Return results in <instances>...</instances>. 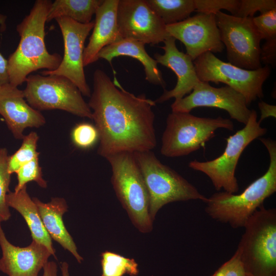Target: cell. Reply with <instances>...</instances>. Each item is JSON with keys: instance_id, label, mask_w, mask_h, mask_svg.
Masks as SVG:
<instances>
[{"instance_id": "1", "label": "cell", "mask_w": 276, "mask_h": 276, "mask_svg": "<svg viewBox=\"0 0 276 276\" xmlns=\"http://www.w3.org/2000/svg\"><path fill=\"white\" fill-rule=\"evenodd\" d=\"M155 101L124 89L114 77L97 69L88 105L99 136L98 154L104 158L122 152L151 151L156 146Z\"/></svg>"}, {"instance_id": "2", "label": "cell", "mask_w": 276, "mask_h": 276, "mask_svg": "<svg viewBox=\"0 0 276 276\" xmlns=\"http://www.w3.org/2000/svg\"><path fill=\"white\" fill-rule=\"evenodd\" d=\"M51 3L36 1L29 13L16 27L19 42L8 59L9 83L12 86L21 85L33 72L54 71L61 63V55L50 53L44 41L45 24Z\"/></svg>"}, {"instance_id": "3", "label": "cell", "mask_w": 276, "mask_h": 276, "mask_svg": "<svg viewBox=\"0 0 276 276\" xmlns=\"http://www.w3.org/2000/svg\"><path fill=\"white\" fill-rule=\"evenodd\" d=\"M260 140L269 156L266 172L240 194L217 192L205 202V211L211 218L234 228L244 227L264 200L276 192V142L269 138L261 137Z\"/></svg>"}, {"instance_id": "4", "label": "cell", "mask_w": 276, "mask_h": 276, "mask_svg": "<svg viewBox=\"0 0 276 276\" xmlns=\"http://www.w3.org/2000/svg\"><path fill=\"white\" fill-rule=\"evenodd\" d=\"M243 228L236 251L246 274L276 276V209L263 204Z\"/></svg>"}, {"instance_id": "5", "label": "cell", "mask_w": 276, "mask_h": 276, "mask_svg": "<svg viewBox=\"0 0 276 276\" xmlns=\"http://www.w3.org/2000/svg\"><path fill=\"white\" fill-rule=\"evenodd\" d=\"M149 198V213L153 221L158 211L171 202L208 198L180 174L163 164L152 151L133 153Z\"/></svg>"}, {"instance_id": "6", "label": "cell", "mask_w": 276, "mask_h": 276, "mask_svg": "<svg viewBox=\"0 0 276 276\" xmlns=\"http://www.w3.org/2000/svg\"><path fill=\"white\" fill-rule=\"evenodd\" d=\"M112 171L111 183L117 198L133 225L141 233L153 229L148 191L133 153L122 152L106 158Z\"/></svg>"}, {"instance_id": "7", "label": "cell", "mask_w": 276, "mask_h": 276, "mask_svg": "<svg viewBox=\"0 0 276 276\" xmlns=\"http://www.w3.org/2000/svg\"><path fill=\"white\" fill-rule=\"evenodd\" d=\"M220 128L233 131L234 125L230 119L222 117H200L190 112L172 111L166 119L160 153L168 157L189 155L204 147Z\"/></svg>"}, {"instance_id": "8", "label": "cell", "mask_w": 276, "mask_h": 276, "mask_svg": "<svg viewBox=\"0 0 276 276\" xmlns=\"http://www.w3.org/2000/svg\"><path fill=\"white\" fill-rule=\"evenodd\" d=\"M267 131V129L259 123L256 111L252 109L245 126L226 139V146L221 155L205 162L192 160L188 166L205 174L216 190L223 189L236 194L239 189L235 171L240 157L250 143L266 134Z\"/></svg>"}, {"instance_id": "9", "label": "cell", "mask_w": 276, "mask_h": 276, "mask_svg": "<svg viewBox=\"0 0 276 276\" xmlns=\"http://www.w3.org/2000/svg\"><path fill=\"white\" fill-rule=\"evenodd\" d=\"M23 90L27 103L38 111L60 109L92 119V111L78 88L65 77L30 75Z\"/></svg>"}, {"instance_id": "10", "label": "cell", "mask_w": 276, "mask_h": 276, "mask_svg": "<svg viewBox=\"0 0 276 276\" xmlns=\"http://www.w3.org/2000/svg\"><path fill=\"white\" fill-rule=\"evenodd\" d=\"M193 63L199 81L226 84L241 94L248 106L264 97L263 85L270 74L268 65L245 70L222 61L210 52L202 54Z\"/></svg>"}, {"instance_id": "11", "label": "cell", "mask_w": 276, "mask_h": 276, "mask_svg": "<svg viewBox=\"0 0 276 276\" xmlns=\"http://www.w3.org/2000/svg\"><path fill=\"white\" fill-rule=\"evenodd\" d=\"M215 18L220 40L226 49L228 62L248 70L261 67L262 39L252 17H238L219 11L215 14Z\"/></svg>"}, {"instance_id": "12", "label": "cell", "mask_w": 276, "mask_h": 276, "mask_svg": "<svg viewBox=\"0 0 276 276\" xmlns=\"http://www.w3.org/2000/svg\"><path fill=\"white\" fill-rule=\"evenodd\" d=\"M60 29L64 42V55L57 68L43 71L42 75H55L66 77L79 89L82 95L90 97L91 90L84 71L83 52L85 40L94 26V20L80 24L71 19H55Z\"/></svg>"}, {"instance_id": "13", "label": "cell", "mask_w": 276, "mask_h": 276, "mask_svg": "<svg viewBox=\"0 0 276 276\" xmlns=\"http://www.w3.org/2000/svg\"><path fill=\"white\" fill-rule=\"evenodd\" d=\"M117 22L122 39L155 45L169 36L166 25L146 0H119Z\"/></svg>"}, {"instance_id": "14", "label": "cell", "mask_w": 276, "mask_h": 276, "mask_svg": "<svg viewBox=\"0 0 276 276\" xmlns=\"http://www.w3.org/2000/svg\"><path fill=\"white\" fill-rule=\"evenodd\" d=\"M199 107H215L225 110L230 117L245 125L251 110L244 97L228 86L215 87L209 82L199 81L189 95L175 100L172 111L190 112Z\"/></svg>"}, {"instance_id": "15", "label": "cell", "mask_w": 276, "mask_h": 276, "mask_svg": "<svg viewBox=\"0 0 276 276\" xmlns=\"http://www.w3.org/2000/svg\"><path fill=\"white\" fill-rule=\"evenodd\" d=\"M166 30L169 36L185 45L186 54L193 61L205 52L221 53L224 48L214 14L198 13L166 25Z\"/></svg>"}, {"instance_id": "16", "label": "cell", "mask_w": 276, "mask_h": 276, "mask_svg": "<svg viewBox=\"0 0 276 276\" xmlns=\"http://www.w3.org/2000/svg\"><path fill=\"white\" fill-rule=\"evenodd\" d=\"M0 221V271L8 276H38L52 255L43 245L32 240L27 247H20L7 240Z\"/></svg>"}, {"instance_id": "17", "label": "cell", "mask_w": 276, "mask_h": 276, "mask_svg": "<svg viewBox=\"0 0 276 276\" xmlns=\"http://www.w3.org/2000/svg\"><path fill=\"white\" fill-rule=\"evenodd\" d=\"M175 41L174 38L169 36L164 41V45L159 47L164 50V53H157L154 55L157 63L171 70L177 80L175 87L169 90L165 89L163 94L155 101V103H162L171 98L179 100L190 94L200 81L193 61L188 55L178 49Z\"/></svg>"}, {"instance_id": "18", "label": "cell", "mask_w": 276, "mask_h": 276, "mask_svg": "<svg viewBox=\"0 0 276 276\" xmlns=\"http://www.w3.org/2000/svg\"><path fill=\"white\" fill-rule=\"evenodd\" d=\"M0 114L16 139H22L28 127H39L45 123L41 112L26 101L23 90L9 83L0 85Z\"/></svg>"}, {"instance_id": "19", "label": "cell", "mask_w": 276, "mask_h": 276, "mask_svg": "<svg viewBox=\"0 0 276 276\" xmlns=\"http://www.w3.org/2000/svg\"><path fill=\"white\" fill-rule=\"evenodd\" d=\"M119 0H103L95 13L93 32L83 52V65L96 62L100 51L121 39L117 22Z\"/></svg>"}, {"instance_id": "20", "label": "cell", "mask_w": 276, "mask_h": 276, "mask_svg": "<svg viewBox=\"0 0 276 276\" xmlns=\"http://www.w3.org/2000/svg\"><path fill=\"white\" fill-rule=\"evenodd\" d=\"M43 225L53 239L65 250L70 251L81 263L83 258L78 254L73 238L63 223V215L67 211V205L64 199L53 198L51 201L44 203L37 198H33Z\"/></svg>"}, {"instance_id": "21", "label": "cell", "mask_w": 276, "mask_h": 276, "mask_svg": "<svg viewBox=\"0 0 276 276\" xmlns=\"http://www.w3.org/2000/svg\"><path fill=\"white\" fill-rule=\"evenodd\" d=\"M124 56L132 57L141 62L144 68L145 79L149 83L164 88L166 87V84L158 67V63L148 54L145 44L142 42L121 39L103 48L98 54V58L104 59L111 64L113 58Z\"/></svg>"}, {"instance_id": "22", "label": "cell", "mask_w": 276, "mask_h": 276, "mask_svg": "<svg viewBox=\"0 0 276 276\" xmlns=\"http://www.w3.org/2000/svg\"><path fill=\"white\" fill-rule=\"evenodd\" d=\"M6 201L9 207L16 210L23 217L32 240L45 246L52 255L56 257L52 239L43 225L36 204L27 193V186L18 192L10 191L6 196Z\"/></svg>"}, {"instance_id": "23", "label": "cell", "mask_w": 276, "mask_h": 276, "mask_svg": "<svg viewBox=\"0 0 276 276\" xmlns=\"http://www.w3.org/2000/svg\"><path fill=\"white\" fill-rule=\"evenodd\" d=\"M103 0H56L52 2L47 22L60 17L71 19L80 24H88Z\"/></svg>"}, {"instance_id": "24", "label": "cell", "mask_w": 276, "mask_h": 276, "mask_svg": "<svg viewBox=\"0 0 276 276\" xmlns=\"http://www.w3.org/2000/svg\"><path fill=\"white\" fill-rule=\"evenodd\" d=\"M166 25L185 20L195 11L194 0H146Z\"/></svg>"}, {"instance_id": "25", "label": "cell", "mask_w": 276, "mask_h": 276, "mask_svg": "<svg viewBox=\"0 0 276 276\" xmlns=\"http://www.w3.org/2000/svg\"><path fill=\"white\" fill-rule=\"evenodd\" d=\"M101 276H136L139 274L138 264L134 259L126 258L110 251L101 255Z\"/></svg>"}, {"instance_id": "26", "label": "cell", "mask_w": 276, "mask_h": 276, "mask_svg": "<svg viewBox=\"0 0 276 276\" xmlns=\"http://www.w3.org/2000/svg\"><path fill=\"white\" fill-rule=\"evenodd\" d=\"M39 136L34 131L31 132L22 139L20 148L8 157V171L11 175L24 165L38 157L39 153L37 151Z\"/></svg>"}, {"instance_id": "27", "label": "cell", "mask_w": 276, "mask_h": 276, "mask_svg": "<svg viewBox=\"0 0 276 276\" xmlns=\"http://www.w3.org/2000/svg\"><path fill=\"white\" fill-rule=\"evenodd\" d=\"M8 151L5 148H0V221L9 219L11 214L6 201V196L10 192L11 174L8 171Z\"/></svg>"}, {"instance_id": "28", "label": "cell", "mask_w": 276, "mask_h": 276, "mask_svg": "<svg viewBox=\"0 0 276 276\" xmlns=\"http://www.w3.org/2000/svg\"><path fill=\"white\" fill-rule=\"evenodd\" d=\"M17 184L14 192H17L22 189L30 181H35L40 187L45 188L47 181L43 178L41 168L38 162V157L22 166L16 172Z\"/></svg>"}, {"instance_id": "29", "label": "cell", "mask_w": 276, "mask_h": 276, "mask_svg": "<svg viewBox=\"0 0 276 276\" xmlns=\"http://www.w3.org/2000/svg\"><path fill=\"white\" fill-rule=\"evenodd\" d=\"M71 139L77 147L87 149L94 146L99 140L98 131L95 126L90 123L77 124L72 131Z\"/></svg>"}, {"instance_id": "30", "label": "cell", "mask_w": 276, "mask_h": 276, "mask_svg": "<svg viewBox=\"0 0 276 276\" xmlns=\"http://www.w3.org/2000/svg\"><path fill=\"white\" fill-rule=\"evenodd\" d=\"M195 11L204 14H214L226 10L234 16L239 8V0H194Z\"/></svg>"}, {"instance_id": "31", "label": "cell", "mask_w": 276, "mask_h": 276, "mask_svg": "<svg viewBox=\"0 0 276 276\" xmlns=\"http://www.w3.org/2000/svg\"><path fill=\"white\" fill-rule=\"evenodd\" d=\"M253 23L265 40L276 38V9L252 17Z\"/></svg>"}, {"instance_id": "32", "label": "cell", "mask_w": 276, "mask_h": 276, "mask_svg": "<svg viewBox=\"0 0 276 276\" xmlns=\"http://www.w3.org/2000/svg\"><path fill=\"white\" fill-rule=\"evenodd\" d=\"M274 9H276L275 0H241L234 16L241 18L253 17L257 11L263 14Z\"/></svg>"}, {"instance_id": "33", "label": "cell", "mask_w": 276, "mask_h": 276, "mask_svg": "<svg viewBox=\"0 0 276 276\" xmlns=\"http://www.w3.org/2000/svg\"><path fill=\"white\" fill-rule=\"evenodd\" d=\"M243 264L236 250L233 256L211 276H246Z\"/></svg>"}, {"instance_id": "34", "label": "cell", "mask_w": 276, "mask_h": 276, "mask_svg": "<svg viewBox=\"0 0 276 276\" xmlns=\"http://www.w3.org/2000/svg\"><path fill=\"white\" fill-rule=\"evenodd\" d=\"M260 61L265 65L276 64V38L265 40L260 50Z\"/></svg>"}, {"instance_id": "35", "label": "cell", "mask_w": 276, "mask_h": 276, "mask_svg": "<svg viewBox=\"0 0 276 276\" xmlns=\"http://www.w3.org/2000/svg\"><path fill=\"white\" fill-rule=\"evenodd\" d=\"M6 19V15L0 14V25L4 27ZM8 83V60L0 53V85Z\"/></svg>"}, {"instance_id": "36", "label": "cell", "mask_w": 276, "mask_h": 276, "mask_svg": "<svg viewBox=\"0 0 276 276\" xmlns=\"http://www.w3.org/2000/svg\"><path fill=\"white\" fill-rule=\"evenodd\" d=\"M258 107L260 110L261 116L258 121L259 124L264 119L269 118H276V106L268 104L263 101L258 103Z\"/></svg>"}, {"instance_id": "37", "label": "cell", "mask_w": 276, "mask_h": 276, "mask_svg": "<svg viewBox=\"0 0 276 276\" xmlns=\"http://www.w3.org/2000/svg\"><path fill=\"white\" fill-rule=\"evenodd\" d=\"M43 274L42 276H58L57 265L53 261L48 262L44 266Z\"/></svg>"}, {"instance_id": "38", "label": "cell", "mask_w": 276, "mask_h": 276, "mask_svg": "<svg viewBox=\"0 0 276 276\" xmlns=\"http://www.w3.org/2000/svg\"><path fill=\"white\" fill-rule=\"evenodd\" d=\"M61 270L62 276H70L68 264L66 262H63L61 263Z\"/></svg>"}, {"instance_id": "39", "label": "cell", "mask_w": 276, "mask_h": 276, "mask_svg": "<svg viewBox=\"0 0 276 276\" xmlns=\"http://www.w3.org/2000/svg\"><path fill=\"white\" fill-rule=\"evenodd\" d=\"M0 120H4L3 119L0 118Z\"/></svg>"}, {"instance_id": "40", "label": "cell", "mask_w": 276, "mask_h": 276, "mask_svg": "<svg viewBox=\"0 0 276 276\" xmlns=\"http://www.w3.org/2000/svg\"><path fill=\"white\" fill-rule=\"evenodd\" d=\"M246 276H249V275H246Z\"/></svg>"}]
</instances>
